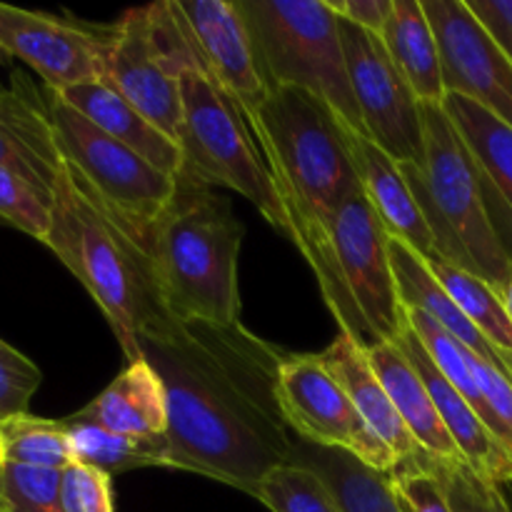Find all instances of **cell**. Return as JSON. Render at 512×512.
I'll return each instance as SVG.
<instances>
[{
	"label": "cell",
	"instance_id": "obj_19",
	"mask_svg": "<svg viewBox=\"0 0 512 512\" xmlns=\"http://www.w3.org/2000/svg\"><path fill=\"white\" fill-rule=\"evenodd\" d=\"M400 345L408 360L413 363V368L418 370L420 378L428 385V393L433 398L438 415L443 418V425L448 428L450 438L458 445L460 455L478 470L480 475H485L488 480H493L495 485H503L512 480V453L500 443L493 435V430L480 420V415L475 413L473 405L443 378L435 363L430 360V355L425 353L423 343L418 340V335L413 333V328H405L400 333V338L395 340Z\"/></svg>",
	"mask_w": 512,
	"mask_h": 512
},
{
	"label": "cell",
	"instance_id": "obj_1",
	"mask_svg": "<svg viewBox=\"0 0 512 512\" xmlns=\"http://www.w3.org/2000/svg\"><path fill=\"white\" fill-rule=\"evenodd\" d=\"M168 405V468L258 495L295 440L278 403L285 350L243 323H183L170 315L138 335Z\"/></svg>",
	"mask_w": 512,
	"mask_h": 512
},
{
	"label": "cell",
	"instance_id": "obj_39",
	"mask_svg": "<svg viewBox=\"0 0 512 512\" xmlns=\"http://www.w3.org/2000/svg\"><path fill=\"white\" fill-rule=\"evenodd\" d=\"M503 303H505V308H508V315L512 320V273H510L508 285H505V290H503Z\"/></svg>",
	"mask_w": 512,
	"mask_h": 512
},
{
	"label": "cell",
	"instance_id": "obj_7",
	"mask_svg": "<svg viewBox=\"0 0 512 512\" xmlns=\"http://www.w3.org/2000/svg\"><path fill=\"white\" fill-rule=\"evenodd\" d=\"M313 273L340 333L360 348L395 343L408 328L390 260V235L365 193L353 195L338 210L328 253Z\"/></svg>",
	"mask_w": 512,
	"mask_h": 512
},
{
	"label": "cell",
	"instance_id": "obj_40",
	"mask_svg": "<svg viewBox=\"0 0 512 512\" xmlns=\"http://www.w3.org/2000/svg\"><path fill=\"white\" fill-rule=\"evenodd\" d=\"M500 490H503L505 500H508V505H510V510H512V480H508V483L500 485Z\"/></svg>",
	"mask_w": 512,
	"mask_h": 512
},
{
	"label": "cell",
	"instance_id": "obj_30",
	"mask_svg": "<svg viewBox=\"0 0 512 512\" xmlns=\"http://www.w3.org/2000/svg\"><path fill=\"white\" fill-rule=\"evenodd\" d=\"M0 463L65 470L73 465L68 428L63 420L18 415L0 423Z\"/></svg>",
	"mask_w": 512,
	"mask_h": 512
},
{
	"label": "cell",
	"instance_id": "obj_31",
	"mask_svg": "<svg viewBox=\"0 0 512 512\" xmlns=\"http://www.w3.org/2000/svg\"><path fill=\"white\" fill-rule=\"evenodd\" d=\"M405 318H408V325L413 328V333L418 335V340L423 343L425 353L430 355L435 368H438L440 373H443V378L448 380L470 405H473V410L480 415V420L493 430V415H490L488 403H485L483 393H480V385L473 373V353H470L455 335H450L443 325L435 323L430 315H425L423 310L405 308Z\"/></svg>",
	"mask_w": 512,
	"mask_h": 512
},
{
	"label": "cell",
	"instance_id": "obj_3",
	"mask_svg": "<svg viewBox=\"0 0 512 512\" xmlns=\"http://www.w3.org/2000/svg\"><path fill=\"white\" fill-rule=\"evenodd\" d=\"M50 210L53 225L45 245L98 303L125 358L135 363L143 358L138 335L168 315L148 243L115 218L68 163Z\"/></svg>",
	"mask_w": 512,
	"mask_h": 512
},
{
	"label": "cell",
	"instance_id": "obj_27",
	"mask_svg": "<svg viewBox=\"0 0 512 512\" xmlns=\"http://www.w3.org/2000/svg\"><path fill=\"white\" fill-rule=\"evenodd\" d=\"M290 460L318 473L343 512H410L390 473L370 468L345 450L295 440Z\"/></svg>",
	"mask_w": 512,
	"mask_h": 512
},
{
	"label": "cell",
	"instance_id": "obj_32",
	"mask_svg": "<svg viewBox=\"0 0 512 512\" xmlns=\"http://www.w3.org/2000/svg\"><path fill=\"white\" fill-rule=\"evenodd\" d=\"M255 498L270 512H343L323 478L293 460L270 470Z\"/></svg>",
	"mask_w": 512,
	"mask_h": 512
},
{
	"label": "cell",
	"instance_id": "obj_35",
	"mask_svg": "<svg viewBox=\"0 0 512 512\" xmlns=\"http://www.w3.org/2000/svg\"><path fill=\"white\" fill-rule=\"evenodd\" d=\"M38 365L23 353L0 340V423L18 415H28L30 400L40 388Z\"/></svg>",
	"mask_w": 512,
	"mask_h": 512
},
{
	"label": "cell",
	"instance_id": "obj_17",
	"mask_svg": "<svg viewBox=\"0 0 512 512\" xmlns=\"http://www.w3.org/2000/svg\"><path fill=\"white\" fill-rule=\"evenodd\" d=\"M410 512H512L500 485L465 458H435L420 450L390 470Z\"/></svg>",
	"mask_w": 512,
	"mask_h": 512
},
{
	"label": "cell",
	"instance_id": "obj_42",
	"mask_svg": "<svg viewBox=\"0 0 512 512\" xmlns=\"http://www.w3.org/2000/svg\"><path fill=\"white\" fill-rule=\"evenodd\" d=\"M0 512H5V510H3V503H0Z\"/></svg>",
	"mask_w": 512,
	"mask_h": 512
},
{
	"label": "cell",
	"instance_id": "obj_12",
	"mask_svg": "<svg viewBox=\"0 0 512 512\" xmlns=\"http://www.w3.org/2000/svg\"><path fill=\"white\" fill-rule=\"evenodd\" d=\"M348 60L350 88L363 118L365 135L395 163L423 168V103L385 50L383 38L338 18Z\"/></svg>",
	"mask_w": 512,
	"mask_h": 512
},
{
	"label": "cell",
	"instance_id": "obj_33",
	"mask_svg": "<svg viewBox=\"0 0 512 512\" xmlns=\"http://www.w3.org/2000/svg\"><path fill=\"white\" fill-rule=\"evenodd\" d=\"M63 470L0 463V503L5 512H65Z\"/></svg>",
	"mask_w": 512,
	"mask_h": 512
},
{
	"label": "cell",
	"instance_id": "obj_4",
	"mask_svg": "<svg viewBox=\"0 0 512 512\" xmlns=\"http://www.w3.org/2000/svg\"><path fill=\"white\" fill-rule=\"evenodd\" d=\"M243 235V223L233 215L228 198L208 185L178 178V193L150 235V260L170 318L240 323Z\"/></svg>",
	"mask_w": 512,
	"mask_h": 512
},
{
	"label": "cell",
	"instance_id": "obj_6",
	"mask_svg": "<svg viewBox=\"0 0 512 512\" xmlns=\"http://www.w3.org/2000/svg\"><path fill=\"white\" fill-rule=\"evenodd\" d=\"M268 88H300L365 135L350 88L338 15L328 0H238ZM368 138V135H365Z\"/></svg>",
	"mask_w": 512,
	"mask_h": 512
},
{
	"label": "cell",
	"instance_id": "obj_41",
	"mask_svg": "<svg viewBox=\"0 0 512 512\" xmlns=\"http://www.w3.org/2000/svg\"><path fill=\"white\" fill-rule=\"evenodd\" d=\"M5 58H8V55H5L3 53V50H0V65H3L5 63ZM5 88V85H3V80H0V90H3Z\"/></svg>",
	"mask_w": 512,
	"mask_h": 512
},
{
	"label": "cell",
	"instance_id": "obj_25",
	"mask_svg": "<svg viewBox=\"0 0 512 512\" xmlns=\"http://www.w3.org/2000/svg\"><path fill=\"white\" fill-rule=\"evenodd\" d=\"M370 365L378 373L380 383L388 390L395 410L400 413L403 423L418 440L420 450L435 458H463L450 438L448 428L443 425V418L438 415L433 398L428 393V385L420 378L418 370L408 360V355L400 350L398 343H380L375 348L365 350Z\"/></svg>",
	"mask_w": 512,
	"mask_h": 512
},
{
	"label": "cell",
	"instance_id": "obj_28",
	"mask_svg": "<svg viewBox=\"0 0 512 512\" xmlns=\"http://www.w3.org/2000/svg\"><path fill=\"white\" fill-rule=\"evenodd\" d=\"M68 428L73 463L108 473L110 478L128 470L168 468V438H128L80 415L63 418Z\"/></svg>",
	"mask_w": 512,
	"mask_h": 512
},
{
	"label": "cell",
	"instance_id": "obj_5",
	"mask_svg": "<svg viewBox=\"0 0 512 512\" xmlns=\"http://www.w3.org/2000/svg\"><path fill=\"white\" fill-rule=\"evenodd\" d=\"M423 123V168L408 163L400 168L428 220L438 255L503 295L512 260L490 223L473 155L443 105H423Z\"/></svg>",
	"mask_w": 512,
	"mask_h": 512
},
{
	"label": "cell",
	"instance_id": "obj_36",
	"mask_svg": "<svg viewBox=\"0 0 512 512\" xmlns=\"http://www.w3.org/2000/svg\"><path fill=\"white\" fill-rule=\"evenodd\" d=\"M65 512H115L113 478L108 473L73 463L63 470Z\"/></svg>",
	"mask_w": 512,
	"mask_h": 512
},
{
	"label": "cell",
	"instance_id": "obj_2",
	"mask_svg": "<svg viewBox=\"0 0 512 512\" xmlns=\"http://www.w3.org/2000/svg\"><path fill=\"white\" fill-rule=\"evenodd\" d=\"M288 210L293 243L313 270L330 245L338 210L363 193L350 133L343 120L300 88H270L245 120Z\"/></svg>",
	"mask_w": 512,
	"mask_h": 512
},
{
	"label": "cell",
	"instance_id": "obj_10",
	"mask_svg": "<svg viewBox=\"0 0 512 512\" xmlns=\"http://www.w3.org/2000/svg\"><path fill=\"white\" fill-rule=\"evenodd\" d=\"M45 100L65 163L85 180L95 198L150 248L155 223L178 193V178L158 170L143 155L95 128L85 115L50 90H45Z\"/></svg>",
	"mask_w": 512,
	"mask_h": 512
},
{
	"label": "cell",
	"instance_id": "obj_20",
	"mask_svg": "<svg viewBox=\"0 0 512 512\" xmlns=\"http://www.w3.org/2000/svg\"><path fill=\"white\" fill-rule=\"evenodd\" d=\"M350 145H353L355 168H358L365 198L373 205L375 215L388 230L390 238L408 243L425 260L440 258L428 220H425L423 210H420L418 200H415L413 190L405 180L400 163H395L385 150H380L365 135L353 133Z\"/></svg>",
	"mask_w": 512,
	"mask_h": 512
},
{
	"label": "cell",
	"instance_id": "obj_26",
	"mask_svg": "<svg viewBox=\"0 0 512 512\" xmlns=\"http://www.w3.org/2000/svg\"><path fill=\"white\" fill-rule=\"evenodd\" d=\"M383 45L423 105L445 103L443 60L438 38L420 0H393L383 28Z\"/></svg>",
	"mask_w": 512,
	"mask_h": 512
},
{
	"label": "cell",
	"instance_id": "obj_23",
	"mask_svg": "<svg viewBox=\"0 0 512 512\" xmlns=\"http://www.w3.org/2000/svg\"><path fill=\"white\" fill-rule=\"evenodd\" d=\"M75 415L128 438H165L168 405L158 373L145 358L128 368Z\"/></svg>",
	"mask_w": 512,
	"mask_h": 512
},
{
	"label": "cell",
	"instance_id": "obj_22",
	"mask_svg": "<svg viewBox=\"0 0 512 512\" xmlns=\"http://www.w3.org/2000/svg\"><path fill=\"white\" fill-rule=\"evenodd\" d=\"M320 360H323L325 368L330 370V375L343 385L350 403H353L355 410L363 415V420L370 425V430L398 455V460L413 458V455L420 453L418 440L413 438L408 425L403 423L400 413L395 410L388 390H385L378 373H375L373 365H370L365 348H360L350 335L340 333L338 338L320 353Z\"/></svg>",
	"mask_w": 512,
	"mask_h": 512
},
{
	"label": "cell",
	"instance_id": "obj_37",
	"mask_svg": "<svg viewBox=\"0 0 512 512\" xmlns=\"http://www.w3.org/2000/svg\"><path fill=\"white\" fill-rule=\"evenodd\" d=\"M512 63V0H465Z\"/></svg>",
	"mask_w": 512,
	"mask_h": 512
},
{
	"label": "cell",
	"instance_id": "obj_13",
	"mask_svg": "<svg viewBox=\"0 0 512 512\" xmlns=\"http://www.w3.org/2000/svg\"><path fill=\"white\" fill-rule=\"evenodd\" d=\"M0 50L8 58L23 60L43 78L45 88L60 93L90 80H105L113 28L0 3Z\"/></svg>",
	"mask_w": 512,
	"mask_h": 512
},
{
	"label": "cell",
	"instance_id": "obj_29",
	"mask_svg": "<svg viewBox=\"0 0 512 512\" xmlns=\"http://www.w3.org/2000/svg\"><path fill=\"white\" fill-rule=\"evenodd\" d=\"M428 265L438 283L455 300V305L463 310L465 318L493 343V348L503 355L512 370V320L503 303V295L483 278L448 263V260L433 258L428 260Z\"/></svg>",
	"mask_w": 512,
	"mask_h": 512
},
{
	"label": "cell",
	"instance_id": "obj_24",
	"mask_svg": "<svg viewBox=\"0 0 512 512\" xmlns=\"http://www.w3.org/2000/svg\"><path fill=\"white\" fill-rule=\"evenodd\" d=\"M390 260H393L395 280H398V295L403 308H415L423 310L425 315L435 320V323L443 325L450 335L460 340L465 348L473 355H478L480 360L490 363L493 368H498L500 373L508 375L512 380L510 365L505 363L503 355L493 348L488 338L470 323L463 315V310L455 305V300L450 298L448 290L438 283V278L430 270L428 260L418 253V250L410 248L408 243L398 238H390Z\"/></svg>",
	"mask_w": 512,
	"mask_h": 512
},
{
	"label": "cell",
	"instance_id": "obj_18",
	"mask_svg": "<svg viewBox=\"0 0 512 512\" xmlns=\"http://www.w3.org/2000/svg\"><path fill=\"white\" fill-rule=\"evenodd\" d=\"M443 110L473 155L490 223L512 260V128L463 95H445Z\"/></svg>",
	"mask_w": 512,
	"mask_h": 512
},
{
	"label": "cell",
	"instance_id": "obj_38",
	"mask_svg": "<svg viewBox=\"0 0 512 512\" xmlns=\"http://www.w3.org/2000/svg\"><path fill=\"white\" fill-rule=\"evenodd\" d=\"M328 5L338 18L375 35H383L390 10H393V0H328Z\"/></svg>",
	"mask_w": 512,
	"mask_h": 512
},
{
	"label": "cell",
	"instance_id": "obj_21",
	"mask_svg": "<svg viewBox=\"0 0 512 512\" xmlns=\"http://www.w3.org/2000/svg\"><path fill=\"white\" fill-rule=\"evenodd\" d=\"M55 95L73 110H78L80 115H85L95 128L108 133L118 143L128 145L138 155H143L150 165L173 175V178H180V170H183L180 145L173 138H168L163 130L155 128L133 103H128L105 80L73 85V88H65Z\"/></svg>",
	"mask_w": 512,
	"mask_h": 512
},
{
	"label": "cell",
	"instance_id": "obj_14",
	"mask_svg": "<svg viewBox=\"0 0 512 512\" xmlns=\"http://www.w3.org/2000/svg\"><path fill=\"white\" fill-rule=\"evenodd\" d=\"M435 30L448 95H463L512 128V63L465 0H420Z\"/></svg>",
	"mask_w": 512,
	"mask_h": 512
},
{
	"label": "cell",
	"instance_id": "obj_34",
	"mask_svg": "<svg viewBox=\"0 0 512 512\" xmlns=\"http://www.w3.org/2000/svg\"><path fill=\"white\" fill-rule=\"evenodd\" d=\"M50 200L28 180L0 168V228H13L45 245L53 225Z\"/></svg>",
	"mask_w": 512,
	"mask_h": 512
},
{
	"label": "cell",
	"instance_id": "obj_8",
	"mask_svg": "<svg viewBox=\"0 0 512 512\" xmlns=\"http://www.w3.org/2000/svg\"><path fill=\"white\" fill-rule=\"evenodd\" d=\"M183 125H180V178L243 195L275 230L293 238L288 210L280 200L258 143L238 105L220 90L200 63V55L180 70Z\"/></svg>",
	"mask_w": 512,
	"mask_h": 512
},
{
	"label": "cell",
	"instance_id": "obj_15",
	"mask_svg": "<svg viewBox=\"0 0 512 512\" xmlns=\"http://www.w3.org/2000/svg\"><path fill=\"white\" fill-rule=\"evenodd\" d=\"M188 28L200 63L243 118H253L270 88L260 73L253 40L238 3L228 0H173Z\"/></svg>",
	"mask_w": 512,
	"mask_h": 512
},
{
	"label": "cell",
	"instance_id": "obj_16",
	"mask_svg": "<svg viewBox=\"0 0 512 512\" xmlns=\"http://www.w3.org/2000/svg\"><path fill=\"white\" fill-rule=\"evenodd\" d=\"M63 165L48 100L15 73L10 88L0 90V168L28 180L53 203Z\"/></svg>",
	"mask_w": 512,
	"mask_h": 512
},
{
	"label": "cell",
	"instance_id": "obj_11",
	"mask_svg": "<svg viewBox=\"0 0 512 512\" xmlns=\"http://www.w3.org/2000/svg\"><path fill=\"white\" fill-rule=\"evenodd\" d=\"M278 403L288 428L303 443L345 450L383 473L400 463L398 455L355 410L343 385L323 365L320 353H285L278 370Z\"/></svg>",
	"mask_w": 512,
	"mask_h": 512
},
{
	"label": "cell",
	"instance_id": "obj_9",
	"mask_svg": "<svg viewBox=\"0 0 512 512\" xmlns=\"http://www.w3.org/2000/svg\"><path fill=\"white\" fill-rule=\"evenodd\" d=\"M198 58L173 0L133 8L115 23L105 83L178 143L183 125L180 70Z\"/></svg>",
	"mask_w": 512,
	"mask_h": 512
}]
</instances>
